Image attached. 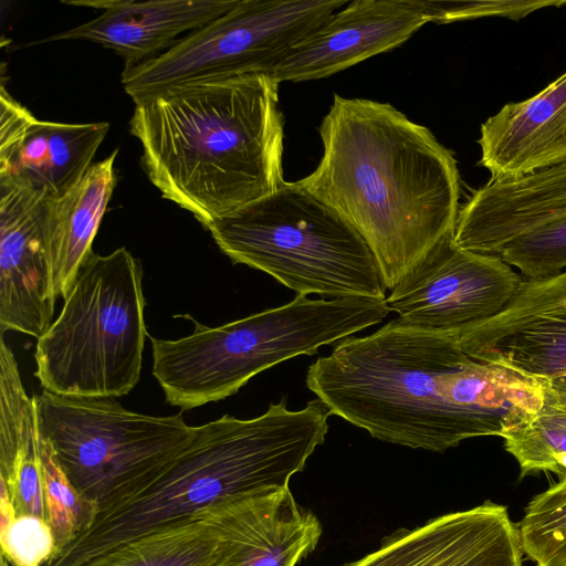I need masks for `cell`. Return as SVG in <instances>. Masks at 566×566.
I'll use <instances>...</instances> for the list:
<instances>
[{"instance_id":"obj_1","label":"cell","mask_w":566,"mask_h":566,"mask_svg":"<svg viewBox=\"0 0 566 566\" xmlns=\"http://www.w3.org/2000/svg\"><path fill=\"white\" fill-rule=\"evenodd\" d=\"M306 386L373 438L432 452L501 437L546 399L542 384L468 355L455 333L399 317L337 343L311 364Z\"/></svg>"},{"instance_id":"obj_2","label":"cell","mask_w":566,"mask_h":566,"mask_svg":"<svg viewBox=\"0 0 566 566\" xmlns=\"http://www.w3.org/2000/svg\"><path fill=\"white\" fill-rule=\"evenodd\" d=\"M318 132L323 156L298 181L363 235L390 291L454 232L457 159L429 128L389 103L335 94Z\"/></svg>"},{"instance_id":"obj_3","label":"cell","mask_w":566,"mask_h":566,"mask_svg":"<svg viewBox=\"0 0 566 566\" xmlns=\"http://www.w3.org/2000/svg\"><path fill=\"white\" fill-rule=\"evenodd\" d=\"M279 86L270 74L254 73L136 102L129 129L163 197L206 228L276 191L285 182Z\"/></svg>"},{"instance_id":"obj_4","label":"cell","mask_w":566,"mask_h":566,"mask_svg":"<svg viewBox=\"0 0 566 566\" xmlns=\"http://www.w3.org/2000/svg\"><path fill=\"white\" fill-rule=\"evenodd\" d=\"M329 409L285 399L252 419L224 415L196 427L190 443L155 478L102 509L94 524L45 566H82L123 543L211 506L289 488L325 441Z\"/></svg>"},{"instance_id":"obj_5","label":"cell","mask_w":566,"mask_h":566,"mask_svg":"<svg viewBox=\"0 0 566 566\" xmlns=\"http://www.w3.org/2000/svg\"><path fill=\"white\" fill-rule=\"evenodd\" d=\"M386 298L297 295L218 327L195 322L192 334L167 340L150 337L153 375L166 401L182 411L238 392L252 377L284 360L313 355L382 322Z\"/></svg>"},{"instance_id":"obj_6","label":"cell","mask_w":566,"mask_h":566,"mask_svg":"<svg viewBox=\"0 0 566 566\" xmlns=\"http://www.w3.org/2000/svg\"><path fill=\"white\" fill-rule=\"evenodd\" d=\"M206 229L233 263L265 272L297 295L386 298L366 240L300 181H285Z\"/></svg>"},{"instance_id":"obj_7","label":"cell","mask_w":566,"mask_h":566,"mask_svg":"<svg viewBox=\"0 0 566 566\" xmlns=\"http://www.w3.org/2000/svg\"><path fill=\"white\" fill-rule=\"evenodd\" d=\"M140 262L125 248L93 253L59 316L38 338L42 388L72 397L118 398L140 379L147 336Z\"/></svg>"},{"instance_id":"obj_8","label":"cell","mask_w":566,"mask_h":566,"mask_svg":"<svg viewBox=\"0 0 566 566\" xmlns=\"http://www.w3.org/2000/svg\"><path fill=\"white\" fill-rule=\"evenodd\" d=\"M40 436L69 480L99 511L161 472L192 440L182 413L149 416L115 398L35 395Z\"/></svg>"},{"instance_id":"obj_9","label":"cell","mask_w":566,"mask_h":566,"mask_svg":"<svg viewBox=\"0 0 566 566\" xmlns=\"http://www.w3.org/2000/svg\"><path fill=\"white\" fill-rule=\"evenodd\" d=\"M347 0H239L202 28L142 64L124 67L134 103L172 87L244 74H270L286 53Z\"/></svg>"},{"instance_id":"obj_10","label":"cell","mask_w":566,"mask_h":566,"mask_svg":"<svg viewBox=\"0 0 566 566\" xmlns=\"http://www.w3.org/2000/svg\"><path fill=\"white\" fill-rule=\"evenodd\" d=\"M523 280L500 255L459 247L451 232L390 290L386 304L408 324L458 333L499 314Z\"/></svg>"},{"instance_id":"obj_11","label":"cell","mask_w":566,"mask_h":566,"mask_svg":"<svg viewBox=\"0 0 566 566\" xmlns=\"http://www.w3.org/2000/svg\"><path fill=\"white\" fill-rule=\"evenodd\" d=\"M455 334L474 359L533 379L566 400V271L524 279L499 314Z\"/></svg>"},{"instance_id":"obj_12","label":"cell","mask_w":566,"mask_h":566,"mask_svg":"<svg viewBox=\"0 0 566 566\" xmlns=\"http://www.w3.org/2000/svg\"><path fill=\"white\" fill-rule=\"evenodd\" d=\"M45 192L0 177V331L40 338L53 323L56 294L48 247Z\"/></svg>"},{"instance_id":"obj_13","label":"cell","mask_w":566,"mask_h":566,"mask_svg":"<svg viewBox=\"0 0 566 566\" xmlns=\"http://www.w3.org/2000/svg\"><path fill=\"white\" fill-rule=\"evenodd\" d=\"M428 21L417 0H355L296 43L270 73L277 82L331 76L406 42Z\"/></svg>"},{"instance_id":"obj_14","label":"cell","mask_w":566,"mask_h":566,"mask_svg":"<svg viewBox=\"0 0 566 566\" xmlns=\"http://www.w3.org/2000/svg\"><path fill=\"white\" fill-rule=\"evenodd\" d=\"M523 554L507 507L485 501L399 532L344 566H523Z\"/></svg>"},{"instance_id":"obj_15","label":"cell","mask_w":566,"mask_h":566,"mask_svg":"<svg viewBox=\"0 0 566 566\" xmlns=\"http://www.w3.org/2000/svg\"><path fill=\"white\" fill-rule=\"evenodd\" d=\"M205 511L218 528V542L201 566H296L322 535L317 516L296 503L290 488Z\"/></svg>"},{"instance_id":"obj_16","label":"cell","mask_w":566,"mask_h":566,"mask_svg":"<svg viewBox=\"0 0 566 566\" xmlns=\"http://www.w3.org/2000/svg\"><path fill=\"white\" fill-rule=\"evenodd\" d=\"M103 9L97 18L49 35L34 44L54 41H86L111 49L125 67L142 64L170 49L184 33L218 19L239 0H94L64 1Z\"/></svg>"},{"instance_id":"obj_17","label":"cell","mask_w":566,"mask_h":566,"mask_svg":"<svg viewBox=\"0 0 566 566\" xmlns=\"http://www.w3.org/2000/svg\"><path fill=\"white\" fill-rule=\"evenodd\" d=\"M566 218V161L514 179L489 180L460 207L455 243L483 254L544 224Z\"/></svg>"},{"instance_id":"obj_18","label":"cell","mask_w":566,"mask_h":566,"mask_svg":"<svg viewBox=\"0 0 566 566\" xmlns=\"http://www.w3.org/2000/svg\"><path fill=\"white\" fill-rule=\"evenodd\" d=\"M479 165L514 180L566 161V72L537 94L504 104L480 127Z\"/></svg>"},{"instance_id":"obj_19","label":"cell","mask_w":566,"mask_h":566,"mask_svg":"<svg viewBox=\"0 0 566 566\" xmlns=\"http://www.w3.org/2000/svg\"><path fill=\"white\" fill-rule=\"evenodd\" d=\"M0 342V484L17 516L46 521L36 398L28 396L12 349Z\"/></svg>"},{"instance_id":"obj_20","label":"cell","mask_w":566,"mask_h":566,"mask_svg":"<svg viewBox=\"0 0 566 566\" xmlns=\"http://www.w3.org/2000/svg\"><path fill=\"white\" fill-rule=\"evenodd\" d=\"M117 150L93 163L70 191L50 199L48 247L56 296L66 298L90 256L92 244L116 186Z\"/></svg>"},{"instance_id":"obj_21","label":"cell","mask_w":566,"mask_h":566,"mask_svg":"<svg viewBox=\"0 0 566 566\" xmlns=\"http://www.w3.org/2000/svg\"><path fill=\"white\" fill-rule=\"evenodd\" d=\"M109 130L107 122L57 123L30 126L9 159L0 163V177H10L56 199L84 177Z\"/></svg>"},{"instance_id":"obj_22","label":"cell","mask_w":566,"mask_h":566,"mask_svg":"<svg viewBox=\"0 0 566 566\" xmlns=\"http://www.w3.org/2000/svg\"><path fill=\"white\" fill-rule=\"evenodd\" d=\"M218 542L206 511L188 520L127 541L82 566H201Z\"/></svg>"},{"instance_id":"obj_23","label":"cell","mask_w":566,"mask_h":566,"mask_svg":"<svg viewBox=\"0 0 566 566\" xmlns=\"http://www.w3.org/2000/svg\"><path fill=\"white\" fill-rule=\"evenodd\" d=\"M521 478L536 472L566 476V400L546 394L544 405L501 436Z\"/></svg>"},{"instance_id":"obj_24","label":"cell","mask_w":566,"mask_h":566,"mask_svg":"<svg viewBox=\"0 0 566 566\" xmlns=\"http://www.w3.org/2000/svg\"><path fill=\"white\" fill-rule=\"evenodd\" d=\"M40 459L46 522L55 542V558L94 524L99 506L76 490L60 465L52 447L41 436Z\"/></svg>"},{"instance_id":"obj_25","label":"cell","mask_w":566,"mask_h":566,"mask_svg":"<svg viewBox=\"0 0 566 566\" xmlns=\"http://www.w3.org/2000/svg\"><path fill=\"white\" fill-rule=\"evenodd\" d=\"M517 527L535 566H566V476L528 502Z\"/></svg>"},{"instance_id":"obj_26","label":"cell","mask_w":566,"mask_h":566,"mask_svg":"<svg viewBox=\"0 0 566 566\" xmlns=\"http://www.w3.org/2000/svg\"><path fill=\"white\" fill-rule=\"evenodd\" d=\"M497 255L526 280L566 271V218L516 237L504 244Z\"/></svg>"},{"instance_id":"obj_27","label":"cell","mask_w":566,"mask_h":566,"mask_svg":"<svg viewBox=\"0 0 566 566\" xmlns=\"http://www.w3.org/2000/svg\"><path fill=\"white\" fill-rule=\"evenodd\" d=\"M429 22L450 23L479 18L521 20L548 7H564L566 0H417Z\"/></svg>"},{"instance_id":"obj_28","label":"cell","mask_w":566,"mask_h":566,"mask_svg":"<svg viewBox=\"0 0 566 566\" xmlns=\"http://www.w3.org/2000/svg\"><path fill=\"white\" fill-rule=\"evenodd\" d=\"M1 556L11 566H45L55 555L48 522L36 516H17L0 528Z\"/></svg>"},{"instance_id":"obj_29","label":"cell","mask_w":566,"mask_h":566,"mask_svg":"<svg viewBox=\"0 0 566 566\" xmlns=\"http://www.w3.org/2000/svg\"><path fill=\"white\" fill-rule=\"evenodd\" d=\"M33 114L18 103L1 85L0 93V163L11 157L21 144L30 126L35 122Z\"/></svg>"},{"instance_id":"obj_30","label":"cell","mask_w":566,"mask_h":566,"mask_svg":"<svg viewBox=\"0 0 566 566\" xmlns=\"http://www.w3.org/2000/svg\"><path fill=\"white\" fill-rule=\"evenodd\" d=\"M17 517L15 510L3 485L0 486V528L8 526Z\"/></svg>"},{"instance_id":"obj_31","label":"cell","mask_w":566,"mask_h":566,"mask_svg":"<svg viewBox=\"0 0 566 566\" xmlns=\"http://www.w3.org/2000/svg\"><path fill=\"white\" fill-rule=\"evenodd\" d=\"M0 566H11V565L8 563V560L3 556H1V565Z\"/></svg>"}]
</instances>
